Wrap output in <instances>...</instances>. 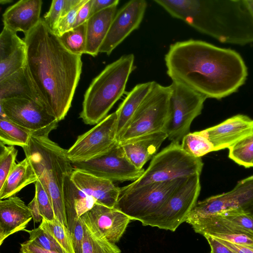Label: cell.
<instances>
[{"label":"cell","mask_w":253,"mask_h":253,"mask_svg":"<svg viewBox=\"0 0 253 253\" xmlns=\"http://www.w3.org/2000/svg\"><path fill=\"white\" fill-rule=\"evenodd\" d=\"M167 73L204 95L219 99L236 92L245 82L247 66L235 50L190 39L170 44L165 56Z\"/></svg>","instance_id":"cell-1"},{"label":"cell","mask_w":253,"mask_h":253,"mask_svg":"<svg viewBox=\"0 0 253 253\" xmlns=\"http://www.w3.org/2000/svg\"><path fill=\"white\" fill-rule=\"evenodd\" d=\"M26 66L39 97L57 122L71 106L82 69L81 55L69 51L43 19L25 34Z\"/></svg>","instance_id":"cell-2"},{"label":"cell","mask_w":253,"mask_h":253,"mask_svg":"<svg viewBox=\"0 0 253 253\" xmlns=\"http://www.w3.org/2000/svg\"><path fill=\"white\" fill-rule=\"evenodd\" d=\"M171 17L226 43H253V17L244 0H160Z\"/></svg>","instance_id":"cell-3"},{"label":"cell","mask_w":253,"mask_h":253,"mask_svg":"<svg viewBox=\"0 0 253 253\" xmlns=\"http://www.w3.org/2000/svg\"><path fill=\"white\" fill-rule=\"evenodd\" d=\"M56 127L34 132L28 145L23 149L39 180L51 200L55 217L68 228L63 186L65 176L74 170L67 155L48 137Z\"/></svg>","instance_id":"cell-4"},{"label":"cell","mask_w":253,"mask_h":253,"mask_svg":"<svg viewBox=\"0 0 253 253\" xmlns=\"http://www.w3.org/2000/svg\"><path fill=\"white\" fill-rule=\"evenodd\" d=\"M134 56L123 55L108 65L92 81L86 90L80 118L87 125H96L124 93L134 70Z\"/></svg>","instance_id":"cell-5"},{"label":"cell","mask_w":253,"mask_h":253,"mask_svg":"<svg viewBox=\"0 0 253 253\" xmlns=\"http://www.w3.org/2000/svg\"><path fill=\"white\" fill-rule=\"evenodd\" d=\"M201 158L190 156L178 142H171L155 155L142 175L130 184L121 188L120 193L146 184L170 181L201 174Z\"/></svg>","instance_id":"cell-6"},{"label":"cell","mask_w":253,"mask_h":253,"mask_svg":"<svg viewBox=\"0 0 253 253\" xmlns=\"http://www.w3.org/2000/svg\"><path fill=\"white\" fill-rule=\"evenodd\" d=\"M171 93L170 85L164 86L155 82L118 141L122 143L142 135L164 131L169 116Z\"/></svg>","instance_id":"cell-7"},{"label":"cell","mask_w":253,"mask_h":253,"mask_svg":"<svg viewBox=\"0 0 253 253\" xmlns=\"http://www.w3.org/2000/svg\"><path fill=\"white\" fill-rule=\"evenodd\" d=\"M187 178L150 183L121 193L115 208L132 220L142 222L155 214Z\"/></svg>","instance_id":"cell-8"},{"label":"cell","mask_w":253,"mask_h":253,"mask_svg":"<svg viewBox=\"0 0 253 253\" xmlns=\"http://www.w3.org/2000/svg\"><path fill=\"white\" fill-rule=\"evenodd\" d=\"M169 85V113L164 131L171 142L179 143L190 133L191 124L201 114L207 98L179 83L172 82Z\"/></svg>","instance_id":"cell-9"},{"label":"cell","mask_w":253,"mask_h":253,"mask_svg":"<svg viewBox=\"0 0 253 253\" xmlns=\"http://www.w3.org/2000/svg\"><path fill=\"white\" fill-rule=\"evenodd\" d=\"M200 176L187 177L155 214L141 222L142 224L175 231L186 222L197 203L201 190Z\"/></svg>","instance_id":"cell-10"},{"label":"cell","mask_w":253,"mask_h":253,"mask_svg":"<svg viewBox=\"0 0 253 253\" xmlns=\"http://www.w3.org/2000/svg\"><path fill=\"white\" fill-rule=\"evenodd\" d=\"M72 164L74 169L81 170L112 182L134 181L145 171L133 165L118 141L107 151L95 158Z\"/></svg>","instance_id":"cell-11"},{"label":"cell","mask_w":253,"mask_h":253,"mask_svg":"<svg viewBox=\"0 0 253 253\" xmlns=\"http://www.w3.org/2000/svg\"><path fill=\"white\" fill-rule=\"evenodd\" d=\"M116 112L107 116L92 128L79 135L68 150L71 163L86 161L107 151L118 141Z\"/></svg>","instance_id":"cell-12"},{"label":"cell","mask_w":253,"mask_h":253,"mask_svg":"<svg viewBox=\"0 0 253 253\" xmlns=\"http://www.w3.org/2000/svg\"><path fill=\"white\" fill-rule=\"evenodd\" d=\"M253 208V175L239 181L231 191L196 203L187 220Z\"/></svg>","instance_id":"cell-13"},{"label":"cell","mask_w":253,"mask_h":253,"mask_svg":"<svg viewBox=\"0 0 253 253\" xmlns=\"http://www.w3.org/2000/svg\"><path fill=\"white\" fill-rule=\"evenodd\" d=\"M0 108L16 124L36 132L56 127V119L41 101L24 98L0 101Z\"/></svg>","instance_id":"cell-14"},{"label":"cell","mask_w":253,"mask_h":253,"mask_svg":"<svg viewBox=\"0 0 253 253\" xmlns=\"http://www.w3.org/2000/svg\"><path fill=\"white\" fill-rule=\"evenodd\" d=\"M147 7L145 0H131L117 10L99 53L109 55L131 32L137 29Z\"/></svg>","instance_id":"cell-15"},{"label":"cell","mask_w":253,"mask_h":253,"mask_svg":"<svg viewBox=\"0 0 253 253\" xmlns=\"http://www.w3.org/2000/svg\"><path fill=\"white\" fill-rule=\"evenodd\" d=\"M186 222L196 233L203 236L209 235L235 244H253V232L220 214L188 219Z\"/></svg>","instance_id":"cell-16"},{"label":"cell","mask_w":253,"mask_h":253,"mask_svg":"<svg viewBox=\"0 0 253 253\" xmlns=\"http://www.w3.org/2000/svg\"><path fill=\"white\" fill-rule=\"evenodd\" d=\"M198 132L211 142L214 151L229 149L253 132V120L247 116L238 114Z\"/></svg>","instance_id":"cell-17"},{"label":"cell","mask_w":253,"mask_h":253,"mask_svg":"<svg viewBox=\"0 0 253 253\" xmlns=\"http://www.w3.org/2000/svg\"><path fill=\"white\" fill-rule=\"evenodd\" d=\"M98 232L111 243L118 242L132 220L126 214L115 208L96 203L84 213Z\"/></svg>","instance_id":"cell-18"},{"label":"cell","mask_w":253,"mask_h":253,"mask_svg":"<svg viewBox=\"0 0 253 253\" xmlns=\"http://www.w3.org/2000/svg\"><path fill=\"white\" fill-rule=\"evenodd\" d=\"M71 178L79 189L93 197L96 203L115 208L121 188L116 186L113 182L78 169L73 170Z\"/></svg>","instance_id":"cell-19"},{"label":"cell","mask_w":253,"mask_h":253,"mask_svg":"<svg viewBox=\"0 0 253 253\" xmlns=\"http://www.w3.org/2000/svg\"><path fill=\"white\" fill-rule=\"evenodd\" d=\"M32 218L25 203L13 196L0 201V245L10 235L24 231Z\"/></svg>","instance_id":"cell-20"},{"label":"cell","mask_w":253,"mask_h":253,"mask_svg":"<svg viewBox=\"0 0 253 253\" xmlns=\"http://www.w3.org/2000/svg\"><path fill=\"white\" fill-rule=\"evenodd\" d=\"M41 0H21L8 7L2 14L4 26L17 33L27 34L41 20Z\"/></svg>","instance_id":"cell-21"},{"label":"cell","mask_w":253,"mask_h":253,"mask_svg":"<svg viewBox=\"0 0 253 253\" xmlns=\"http://www.w3.org/2000/svg\"><path fill=\"white\" fill-rule=\"evenodd\" d=\"M167 138L165 132L160 131L120 143L130 161L137 168L142 169L147 161L155 155L162 144Z\"/></svg>","instance_id":"cell-22"},{"label":"cell","mask_w":253,"mask_h":253,"mask_svg":"<svg viewBox=\"0 0 253 253\" xmlns=\"http://www.w3.org/2000/svg\"><path fill=\"white\" fill-rule=\"evenodd\" d=\"M72 173L65 176L63 186L67 220L71 234L79 217L91 210L96 203L93 197L86 195L75 184L71 178Z\"/></svg>","instance_id":"cell-23"},{"label":"cell","mask_w":253,"mask_h":253,"mask_svg":"<svg viewBox=\"0 0 253 253\" xmlns=\"http://www.w3.org/2000/svg\"><path fill=\"white\" fill-rule=\"evenodd\" d=\"M117 5L103 9L93 14L87 20L85 53L93 57L97 55L117 12Z\"/></svg>","instance_id":"cell-24"},{"label":"cell","mask_w":253,"mask_h":253,"mask_svg":"<svg viewBox=\"0 0 253 253\" xmlns=\"http://www.w3.org/2000/svg\"><path fill=\"white\" fill-rule=\"evenodd\" d=\"M14 98H28L42 102L26 65L0 82V101Z\"/></svg>","instance_id":"cell-25"},{"label":"cell","mask_w":253,"mask_h":253,"mask_svg":"<svg viewBox=\"0 0 253 253\" xmlns=\"http://www.w3.org/2000/svg\"><path fill=\"white\" fill-rule=\"evenodd\" d=\"M154 81L136 85L127 94L119 106L117 116V140L125 132L136 110L152 89Z\"/></svg>","instance_id":"cell-26"},{"label":"cell","mask_w":253,"mask_h":253,"mask_svg":"<svg viewBox=\"0 0 253 253\" xmlns=\"http://www.w3.org/2000/svg\"><path fill=\"white\" fill-rule=\"evenodd\" d=\"M38 177L29 159L26 157L16 164L0 188V199L3 200L18 193L26 186L35 183Z\"/></svg>","instance_id":"cell-27"},{"label":"cell","mask_w":253,"mask_h":253,"mask_svg":"<svg viewBox=\"0 0 253 253\" xmlns=\"http://www.w3.org/2000/svg\"><path fill=\"white\" fill-rule=\"evenodd\" d=\"M81 218L84 229L82 253H121L116 244L110 242L103 237L84 214Z\"/></svg>","instance_id":"cell-28"},{"label":"cell","mask_w":253,"mask_h":253,"mask_svg":"<svg viewBox=\"0 0 253 253\" xmlns=\"http://www.w3.org/2000/svg\"><path fill=\"white\" fill-rule=\"evenodd\" d=\"M32 131L10 120L7 116L0 117V141L8 146H18L23 148L29 141Z\"/></svg>","instance_id":"cell-29"},{"label":"cell","mask_w":253,"mask_h":253,"mask_svg":"<svg viewBox=\"0 0 253 253\" xmlns=\"http://www.w3.org/2000/svg\"><path fill=\"white\" fill-rule=\"evenodd\" d=\"M39 226L60 245L65 253H75L70 230L56 217L52 221L43 218Z\"/></svg>","instance_id":"cell-30"},{"label":"cell","mask_w":253,"mask_h":253,"mask_svg":"<svg viewBox=\"0 0 253 253\" xmlns=\"http://www.w3.org/2000/svg\"><path fill=\"white\" fill-rule=\"evenodd\" d=\"M181 146L187 154L198 158L214 151L211 142L198 131L186 134L182 140Z\"/></svg>","instance_id":"cell-31"},{"label":"cell","mask_w":253,"mask_h":253,"mask_svg":"<svg viewBox=\"0 0 253 253\" xmlns=\"http://www.w3.org/2000/svg\"><path fill=\"white\" fill-rule=\"evenodd\" d=\"M58 37L71 52L81 56L85 53L86 22L73 28Z\"/></svg>","instance_id":"cell-32"},{"label":"cell","mask_w":253,"mask_h":253,"mask_svg":"<svg viewBox=\"0 0 253 253\" xmlns=\"http://www.w3.org/2000/svg\"><path fill=\"white\" fill-rule=\"evenodd\" d=\"M228 157L236 163L245 168L253 163V132L246 136L230 148Z\"/></svg>","instance_id":"cell-33"},{"label":"cell","mask_w":253,"mask_h":253,"mask_svg":"<svg viewBox=\"0 0 253 253\" xmlns=\"http://www.w3.org/2000/svg\"><path fill=\"white\" fill-rule=\"evenodd\" d=\"M26 45L0 61V82L4 80L26 65Z\"/></svg>","instance_id":"cell-34"},{"label":"cell","mask_w":253,"mask_h":253,"mask_svg":"<svg viewBox=\"0 0 253 253\" xmlns=\"http://www.w3.org/2000/svg\"><path fill=\"white\" fill-rule=\"evenodd\" d=\"M25 45L24 40L21 39L16 32L3 26L0 35V61Z\"/></svg>","instance_id":"cell-35"},{"label":"cell","mask_w":253,"mask_h":253,"mask_svg":"<svg viewBox=\"0 0 253 253\" xmlns=\"http://www.w3.org/2000/svg\"><path fill=\"white\" fill-rule=\"evenodd\" d=\"M0 188L2 187L8 175L16 164L17 150L14 146H5L0 143Z\"/></svg>","instance_id":"cell-36"},{"label":"cell","mask_w":253,"mask_h":253,"mask_svg":"<svg viewBox=\"0 0 253 253\" xmlns=\"http://www.w3.org/2000/svg\"><path fill=\"white\" fill-rule=\"evenodd\" d=\"M35 194L38 205L43 218L49 221L55 218V214L50 198L39 180L35 183Z\"/></svg>","instance_id":"cell-37"},{"label":"cell","mask_w":253,"mask_h":253,"mask_svg":"<svg viewBox=\"0 0 253 253\" xmlns=\"http://www.w3.org/2000/svg\"><path fill=\"white\" fill-rule=\"evenodd\" d=\"M29 233V240L47 250L65 253L62 248L40 226L32 230L25 229Z\"/></svg>","instance_id":"cell-38"},{"label":"cell","mask_w":253,"mask_h":253,"mask_svg":"<svg viewBox=\"0 0 253 253\" xmlns=\"http://www.w3.org/2000/svg\"><path fill=\"white\" fill-rule=\"evenodd\" d=\"M220 215L241 227L253 232V214L244 210H236Z\"/></svg>","instance_id":"cell-39"},{"label":"cell","mask_w":253,"mask_h":253,"mask_svg":"<svg viewBox=\"0 0 253 253\" xmlns=\"http://www.w3.org/2000/svg\"><path fill=\"white\" fill-rule=\"evenodd\" d=\"M87 0H81L80 2L69 13L61 17L54 30L53 33L58 37L73 28L78 12Z\"/></svg>","instance_id":"cell-40"},{"label":"cell","mask_w":253,"mask_h":253,"mask_svg":"<svg viewBox=\"0 0 253 253\" xmlns=\"http://www.w3.org/2000/svg\"><path fill=\"white\" fill-rule=\"evenodd\" d=\"M64 3V0H53L48 11L44 16L43 19L52 31L62 16Z\"/></svg>","instance_id":"cell-41"},{"label":"cell","mask_w":253,"mask_h":253,"mask_svg":"<svg viewBox=\"0 0 253 253\" xmlns=\"http://www.w3.org/2000/svg\"><path fill=\"white\" fill-rule=\"evenodd\" d=\"M84 233L83 222L80 217L77 220L71 234L75 253H82Z\"/></svg>","instance_id":"cell-42"},{"label":"cell","mask_w":253,"mask_h":253,"mask_svg":"<svg viewBox=\"0 0 253 253\" xmlns=\"http://www.w3.org/2000/svg\"><path fill=\"white\" fill-rule=\"evenodd\" d=\"M204 236L211 247L210 253H235L215 238L209 235H205Z\"/></svg>","instance_id":"cell-43"},{"label":"cell","mask_w":253,"mask_h":253,"mask_svg":"<svg viewBox=\"0 0 253 253\" xmlns=\"http://www.w3.org/2000/svg\"><path fill=\"white\" fill-rule=\"evenodd\" d=\"M20 253H63L43 249L33 242L28 240L20 244Z\"/></svg>","instance_id":"cell-44"},{"label":"cell","mask_w":253,"mask_h":253,"mask_svg":"<svg viewBox=\"0 0 253 253\" xmlns=\"http://www.w3.org/2000/svg\"><path fill=\"white\" fill-rule=\"evenodd\" d=\"M92 0L87 1L79 9L73 28L85 23L90 17Z\"/></svg>","instance_id":"cell-45"},{"label":"cell","mask_w":253,"mask_h":253,"mask_svg":"<svg viewBox=\"0 0 253 253\" xmlns=\"http://www.w3.org/2000/svg\"><path fill=\"white\" fill-rule=\"evenodd\" d=\"M119 2V0H92L90 17L103 9L118 5Z\"/></svg>","instance_id":"cell-46"},{"label":"cell","mask_w":253,"mask_h":253,"mask_svg":"<svg viewBox=\"0 0 253 253\" xmlns=\"http://www.w3.org/2000/svg\"><path fill=\"white\" fill-rule=\"evenodd\" d=\"M215 238L235 253H253V244H235L218 238Z\"/></svg>","instance_id":"cell-47"},{"label":"cell","mask_w":253,"mask_h":253,"mask_svg":"<svg viewBox=\"0 0 253 253\" xmlns=\"http://www.w3.org/2000/svg\"><path fill=\"white\" fill-rule=\"evenodd\" d=\"M31 215L32 219L35 223L42 222L43 217L41 214L40 209L39 208L37 199L34 196L32 201L27 205Z\"/></svg>","instance_id":"cell-48"},{"label":"cell","mask_w":253,"mask_h":253,"mask_svg":"<svg viewBox=\"0 0 253 253\" xmlns=\"http://www.w3.org/2000/svg\"><path fill=\"white\" fill-rule=\"evenodd\" d=\"M81 0H64L62 16H64L73 9Z\"/></svg>","instance_id":"cell-49"},{"label":"cell","mask_w":253,"mask_h":253,"mask_svg":"<svg viewBox=\"0 0 253 253\" xmlns=\"http://www.w3.org/2000/svg\"><path fill=\"white\" fill-rule=\"evenodd\" d=\"M244 1L253 17V0H244Z\"/></svg>","instance_id":"cell-50"},{"label":"cell","mask_w":253,"mask_h":253,"mask_svg":"<svg viewBox=\"0 0 253 253\" xmlns=\"http://www.w3.org/2000/svg\"><path fill=\"white\" fill-rule=\"evenodd\" d=\"M11 0H0V2L2 4L5 3V2H10Z\"/></svg>","instance_id":"cell-51"},{"label":"cell","mask_w":253,"mask_h":253,"mask_svg":"<svg viewBox=\"0 0 253 253\" xmlns=\"http://www.w3.org/2000/svg\"><path fill=\"white\" fill-rule=\"evenodd\" d=\"M248 212H249L252 214H253V208L250 210Z\"/></svg>","instance_id":"cell-52"},{"label":"cell","mask_w":253,"mask_h":253,"mask_svg":"<svg viewBox=\"0 0 253 253\" xmlns=\"http://www.w3.org/2000/svg\"><path fill=\"white\" fill-rule=\"evenodd\" d=\"M253 167V166H252V167Z\"/></svg>","instance_id":"cell-53"}]
</instances>
